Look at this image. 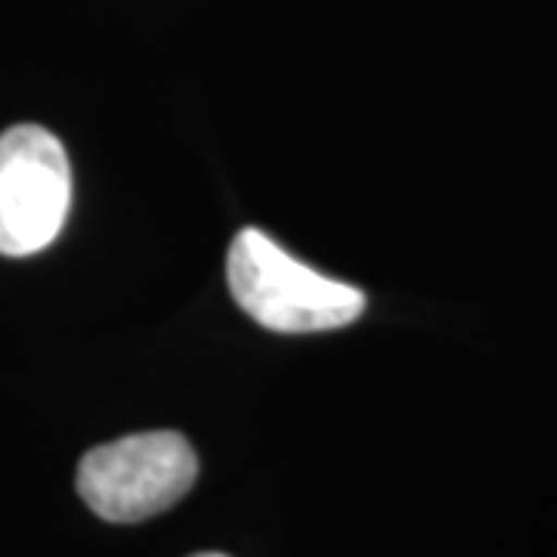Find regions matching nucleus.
<instances>
[{
    "mask_svg": "<svg viewBox=\"0 0 557 557\" xmlns=\"http://www.w3.org/2000/svg\"><path fill=\"white\" fill-rule=\"evenodd\" d=\"M226 282L248 317L282 335L335 332L366 310L359 288L310 270L255 226L230 245Z\"/></svg>",
    "mask_w": 557,
    "mask_h": 557,
    "instance_id": "nucleus-1",
    "label": "nucleus"
},
{
    "mask_svg": "<svg viewBox=\"0 0 557 557\" xmlns=\"http://www.w3.org/2000/svg\"><path fill=\"white\" fill-rule=\"evenodd\" d=\"M199 478V458L177 431L102 443L81 458L78 493L97 518L139 523L177 505Z\"/></svg>",
    "mask_w": 557,
    "mask_h": 557,
    "instance_id": "nucleus-2",
    "label": "nucleus"
},
{
    "mask_svg": "<svg viewBox=\"0 0 557 557\" xmlns=\"http://www.w3.org/2000/svg\"><path fill=\"white\" fill-rule=\"evenodd\" d=\"M72 205V164L57 134L16 124L0 134V255L28 258L62 233Z\"/></svg>",
    "mask_w": 557,
    "mask_h": 557,
    "instance_id": "nucleus-3",
    "label": "nucleus"
},
{
    "mask_svg": "<svg viewBox=\"0 0 557 557\" xmlns=\"http://www.w3.org/2000/svg\"><path fill=\"white\" fill-rule=\"evenodd\" d=\"M193 557H226V555H220V552H201V555H193Z\"/></svg>",
    "mask_w": 557,
    "mask_h": 557,
    "instance_id": "nucleus-4",
    "label": "nucleus"
}]
</instances>
